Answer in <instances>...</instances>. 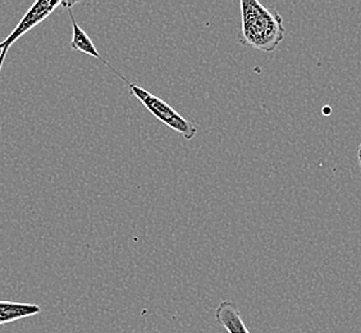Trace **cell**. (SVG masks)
Masks as SVG:
<instances>
[{
	"label": "cell",
	"instance_id": "obj_1",
	"mask_svg": "<svg viewBox=\"0 0 361 333\" xmlns=\"http://www.w3.org/2000/svg\"><path fill=\"white\" fill-rule=\"evenodd\" d=\"M240 6L243 28L238 42L249 48L273 53L285 39L286 28L281 14L265 8L257 0H241Z\"/></svg>",
	"mask_w": 361,
	"mask_h": 333
},
{
	"label": "cell",
	"instance_id": "obj_2",
	"mask_svg": "<svg viewBox=\"0 0 361 333\" xmlns=\"http://www.w3.org/2000/svg\"><path fill=\"white\" fill-rule=\"evenodd\" d=\"M128 86L133 97H137L155 119H159L160 122H163L174 131L180 133L185 139H194L195 135L197 133V128L195 127L194 123L183 119L178 111H174L171 105L159 97H155L152 92L146 91L145 89L140 87L135 83H128Z\"/></svg>",
	"mask_w": 361,
	"mask_h": 333
},
{
	"label": "cell",
	"instance_id": "obj_3",
	"mask_svg": "<svg viewBox=\"0 0 361 333\" xmlns=\"http://www.w3.org/2000/svg\"><path fill=\"white\" fill-rule=\"evenodd\" d=\"M58 7H62L61 0H37L31 6L27 13L22 17L21 21L18 22V25L14 28L13 31L3 42H0V71L9 52V48L13 45L14 42L22 36L26 35L30 30H32L37 25L45 21Z\"/></svg>",
	"mask_w": 361,
	"mask_h": 333
},
{
	"label": "cell",
	"instance_id": "obj_4",
	"mask_svg": "<svg viewBox=\"0 0 361 333\" xmlns=\"http://www.w3.org/2000/svg\"><path fill=\"white\" fill-rule=\"evenodd\" d=\"M67 11H68V14H70L71 25H72L71 48L73 49V50H76V52H81V53H84V54L94 56V58H97L99 61H102V62L104 63L106 67H109L117 76L121 77L125 83H128V81L126 80L125 77L122 76L118 71L114 70L111 64H109V62H106V59L103 58L102 54L97 52V47L94 45V42H92V40L89 37V35H87L84 30L80 28V25L77 23L76 18H75V16L72 13V7L67 8Z\"/></svg>",
	"mask_w": 361,
	"mask_h": 333
},
{
	"label": "cell",
	"instance_id": "obj_5",
	"mask_svg": "<svg viewBox=\"0 0 361 333\" xmlns=\"http://www.w3.org/2000/svg\"><path fill=\"white\" fill-rule=\"evenodd\" d=\"M216 322L228 333H250L243 323L238 306L228 300H223L216 308Z\"/></svg>",
	"mask_w": 361,
	"mask_h": 333
},
{
	"label": "cell",
	"instance_id": "obj_6",
	"mask_svg": "<svg viewBox=\"0 0 361 333\" xmlns=\"http://www.w3.org/2000/svg\"><path fill=\"white\" fill-rule=\"evenodd\" d=\"M42 312V308L36 304L16 303V301H0V325H7L16 320H23Z\"/></svg>",
	"mask_w": 361,
	"mask_h": 333
},
{
	"label": "cell",
	"instance_id": "obj_7",
	"mask_svg": "<svg viewBox=\"0 0 361 333\" xmlns=\"http://www.w3.org/2000/svg\"><path fill=\"white\" fill-rule=\"evenodd\" d=\"M357 160H359V166H360L361 169V143L359 147H357Z\"/></svg>",
	"mask_w": 361,
	"mask_h": 333
}]
</instances>
